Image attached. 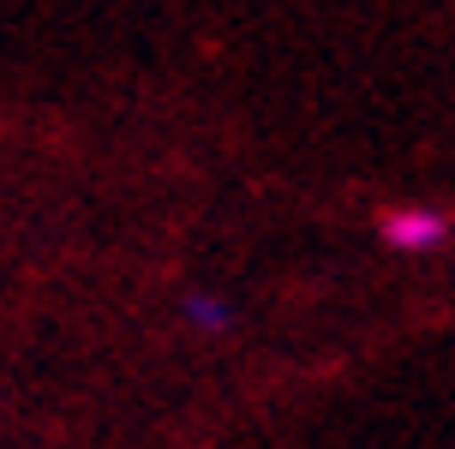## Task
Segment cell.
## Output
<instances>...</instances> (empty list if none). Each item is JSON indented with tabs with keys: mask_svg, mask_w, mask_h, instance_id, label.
I'll list each match as a JSON object with an SVG mask.
<instances>
[{
	"mask_svg": "<svg viewBox=\"0 0 455 449\" xmlns=\"http://www.w3.org/2000/svg\"><path fill=\"white\" fill-rule=\"evenodd\" d=\"M384 240L402 246V252L437 246V240H443V216H437V210H395V216H384Z\"/></svg>",
	"mask_w": 455,
	"mask_h": 449,
	"instance_id": "6da1fadb",
	"label": "cell"
},
{
	"mask_svg": "<svg viewBox=\"0 0 455 449\" xmlns=\"http://www.w3.org/2000/svg\"><path fill=\"white\" fill-rule=\"evenodd\" d=\"M186 317H192L198 330H228V306H216V300H204V293L186 300Z\"/></svg>",
	"mask_w": 455,
	"mask_h": 449,
	"instance_id": "7a4b0ae2",
	"label": "cell"
}]
</instances>
